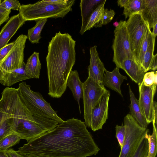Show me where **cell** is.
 Instances as JSON below:
<instances>
[{
    "instance_id": "cell-1",
    "label": "cell",
    "mask_w": 157,
    "mask_h": 157,
    "mask_svg": "<svg viewBox=\"0 0 157 157\" xmlns=\"http://www.w3.org/2000/svg\"><path fill=\"white\" fill-rule=\"evenodd\" d=\"M99 150L84 122L72 118L29 141L17 151L26 157H87Z\"/></svg>"
},
{
    "instance_id": "cell-2",
    "label": "cell",
    "mask_w": 157,
    "mask_h": 157,
    "mask_svg": "<svg viewBox=\"0 0 157 157\" xmlns=\"http://www.w3.org/2000/svg\"><path fill=\"white\" fill-rule=\"evenodd\" d=\"M76 41L68 33H56L49 42L46 57L48 94L61 97L65 91L67 81L76 60Z\"/></svg>"
},
{
    "instance_id": "cell-3",
    "label": "cell",
    "mask_w": 157,
    "mask_h": 157,
    "mask_svg": "<svg viewBox=\"0 0 157 157\" xmlns=\"http://www.w3.org/2000/svg\"><path fill=\"white\" fill-rule=\"evenodd\" d=\"M20 97L38 124L46 132L55 128L64 121L57 114L41 94L32 90L26 82L19 84Z\"/></svg>"
},
{
    "instance_id": "cell-4",
    "label": "cell",
    "mask_w": 157,
    "mask_h": 157,
    "mask_svg": "<svg viewBox=\"0 0 157 157\" xmlns=\"http://www.w3.org/2000/svg\"><path fill=\"white\" fill-rule=\"evenodd\" d=\"M75 1L71 0L65 5H56L46 3L44 0L33 4L21 5L19 13L25 21H36L48 18H63L72 11Z\"/></svg>"
},
{
    "instance_id": "cell-5",
    "label": "cell",
    "mask_w": 157,
    "mask_h": 157,
    "mask_svg": "<svg viewBox=\"0 0 157 157\" xmlns=\"http://www.w3.org/2000/svg\"><path fill=\"white\" fill-rule=\"evenodd\" d=\"M124 122L125 137L118 157H133L147 129L141 127L129 113L124 117Z\"/></svg>"
},
{
    "instance_id": "cell-6",
    "label": "cell",
    "mask_w": 157,
    "mask_h": 157,
    "mask_svg": "<svg viewBox=\"0 0 157 157\" xmlns=\"http://www.w3.org/2000/svg\"><path fill=\"white\" fill-rule=\"evenodd\" d=\"M126 22L120 21L114 31V37L112 45L114 53L113 61L116 67H118L124 60L131 59L136 60L131 50Z\"/></svg>"
},
{
    "instance_id": "cell-7",
    "label": "cell",
    "mask_w": 157,
    "mask_h": 157,
    "mask_svg": "<svg viewBox=\"0 0 157 157\" xmlns=\"http://www.w3.org/2000/svg\"><path fill=\"white\" fill-rule=\"evenodd\" d=\"M107 91L103 85L90 78L83 82V116L86 126L90 127L92 110Z\"/></svg>"
},
{
    "instance_id": "cell-8",
    "label": "cell",
    "mask_w": 157,
    "mask_h": 157,
    "mask_svg": "<svg viewBox=\"0 0 157 157\" xmlns=\"http://www.w3.org/2000/svg\"><path fill=\"white\" fill-rule=\"evenodd\" d=\"M27 39V36L20 35L9 53L0 62V79L6 72L21 68L25 65L24 50Z\"/></svg>"
},
{
    "instance_id": "cell-9",
    "label": "cell",
    "mask_w": 157,
    "mask_h": 157,
    "mask_svg": "<svg viewBox=\"0 0 157 157\" xmlns=\"http://www.w3.org/2000/svg\"><path fill=\"white\" fill-rule=\"evenodd\" d=\"M131 50L137 62L142 41L148 24L140 13L133 14L126 22Z\"/></svg>"
},
{
    "instance_id": "cell-10",
    "label": "cell",
    "mask_w": 157,
    "mask_h": 157,
    "mask_svg": "<svg viewBox=\"0 0 157 157\" xmlns=\"http://www.w3.org/2000/svg\"><path fill=\"white\" fill-rule=\"evenodd\" d=\"M139 103L142 112L148 124L154 119V97L156 91L157 85L145 86L143 82L138 84Z\"/></svg>"
},
{
    "instance_id": "cell-11",
    "label": "cell",
    "mask_w": 157,
    "mask_h": 157,
    "mask_svg": "<svg viewBox=\"0 0 157 157\" xmlns=\"http://www.w3.org/2000/svg\"><path fill=\"white\" fill-rule=\"evenodd\" d=\"M110 96V92L107 90L92 110L90 128L93 131L101 129L108 118Z\"/></svg>"
},
{
    "instance_id": "cell-12",
    "label": "cell",
    "mask_w": 157,
    "mask_h": 157,
    "mask_svg": "<svg viewBox=\"0 0 157 157\" xmlns=\"http://www.w3.org/2000/svg\"><path fill=\"white\" fill-rule=\"evenodd\" d=\"M12 128L14 132L28 142L46 132L36 122L29 120H25Z\"/></svg>"
},
{
    "instance_id": "cell-13",
    "label": "cell",
    "mask_w": 157,
    "mask_h": 157,
    "mask_svg": "<svg viewBox=\"0 0 157 157\" xmlns=\"http://www.w3.org/2000/svg\"><path fill=\"white\" fill-rule=\"evenodd\" d=\"M90 52V65L88 68V77L98 83L103 85L104 75L105 69L99 57L97 46L91 47Z\"/></svg>"
},
{
    "instance_id": "cell-14",
    "label": "cell",
    "mask_w": 157,
    "mask_h": 157,
    "mask_svg": "<svg viewBox=\"0 0 157 157\" xmlns=\"http://www.w3.org/2000/svg\"><path fill=\"white\" fill-rule=\"evenodd\" d=\"M25 21L19 13L10 17L0 32V49L8 44L11 37Z\"/></svg>"
},
{
    "instance_id": "cell-15",
    "label": "cell",
    "mask_w": 157,
    "mask_h": 157,
    "mask_svg": "<svg viewBox=\"0 0 157 157\" xmlns=\"http://www.w3.org/2000/svg\"><path fill=\"white\" fill-rule=\"evenodd\" d=\"M119 68L116 67L111 72L105 70L104 75L103 85L115 91L122 97L121 86L124 80H127L126 76L121 75L119 72Z\"/></svg>"
},
{
    "instance_id": "cell-16",
    "label": "cell",
    "mask_w": 157,
    "mask_h": 157,
    "mask_svg": "<svg viewBox=\"0 0 157 157\" xmlns=\"http://www.w3.org/2000/svg\"><path fill=\"white\" fill-rule=\"evenodd\" d=\"M123 70L132 80L138 84L141 83L145 74L141 67L135 60H124L119 67Z\"/></svg>"
},
{
    "instance_id": "cell-17",
    "label": "cell",
    "mask_w": 157,
    "mask_h": 157,
    "mask_svg": "<svg viewBox=\"0 0 157 157\" xmlns=\"http://www.w3.org/2000/svg\"><path fill=\"white\" fill-rule=\"evenodd\" d=\"M141 15L150 29L157 23V0H143Z\"/></svg>"
},
{
    "instance_id": "cell-18",
    "label": "cell",
    "mask_w": 157,
    "mask_h": 157,
    "mask_svg": "<svg viewBox=\"0 0 157 157\" xmlns=\"http://www.w3.org/2000/svg\"><path fill=\"white\" fill-rule=\"evenodd\" d=\"M66 86L70 89L74 99L77 101L81 113L80 100L83 98V82L80 79L77 71H71L67 81Z\"/></svg>"
},
{
    "instance_id": "cell-19",
    "label": "cell",
    "mask_w": 157,
    "mask_h": 157,
    "mask_svg": "<svg viewBox=\"0 0 157 157\" xmlns=\"http://www.w3.org/2000/svg\"><path fill=\"white\" fill-rule=\"evenodd\" d=\"M129 90L131 101L129 106V114L141 127L147 128L148 124L141 110L139 100L136 98L129 85Z\"/></svg>"
},
{
    "instance_id": "cell-20",
    "label": "cell",
    "mask_w": 157,
    "mask_h": 157,
    "mask_svg": "<svg viewBox=\"0 0 157 157\" xmlns=\"http://www.w3.org/2000/svg\"><path fill=\"white\" fill-rule=\"evenodd\" d=\"M25 66L6 72L0 79V83L4 86H9L17 82L31 78L25 73Z\"/></svg>"
},
{
    "instance_id": "cell-21",
    "label": "cell",
    "mask_w": 157,
    "mask_h": 157,
    "mask_svg": "<svg viewBox=\"0 0 157 157\" xmlns=\"http://www.w3.org/2000/svg\"><path fill=\"white\" fill-rule=\"evenodd\" d=\"M41 68L39 59V53L34 52L28 59L25 64V71L26 74L32 78H39Z\"/></svg>"
},
{
    "instance_id": "cell-22",
    "label": "cell",
    "mask_w": 157,
    "mask_h": 157,
    "mask_svg": "<svg viewBox=\"0 0 157 157\" xmlns=\"http://www.w3.org/2000/svg\"><path fill=\"white\" fill-rule=\"evenodd\" d=\"M106 0L100 4L88 18L84 25L81 27L80 33L82 35L86 31L90 30L101 20L104 9Z\"/></svg>"
},
{
    "instance_id": "cell-23",
    "label": "cell",
    "mask_w": 157,
    "mask_h": 157,
    "mask_svg": "<svg viewBox=\"0 0 157 157\" xmlns=\"http://www.w3.org/2000/svg\"><path fill=\"white\" fill-rule=\"evenodd\" d=\"M103 0H81L80 3L83 26L91 13Z\"/></svg>"
},
{
    "instance_id": "cell-24",
    "label": "cell",
    "mask_w": 157,
    "mask_h": 157,
    "mask_svg": "<svg viewBox=\"0 0 157 157\" xmlns=\"http://www.w3.org/2000/svg\"><path fill=\"white\" fill-rule=\"evenodd\" d=\"M48 18H42L35 21L36 24L33 28L28 30L27 39L32 44L39 43L41 38V33L47 22Z\"/></svg>"
},
{
    "instance_id": "cell-25",
    "label": "cell",
    "mask_w": 157,
    "mask_h": 157,
    "mask_svg": "<svg viewBox=\"0 0 157 157\" xmlns=\"http://www.w3.org/2000/svg\"><path fill=\"white\" fill-rule=\"evenodd\" d=\"M153 130L151 135L147 129L145 138L147 139L148 144L147 157H155L157 150V121H152Z\"/></svg>"
},
{
    "instance_id": "cell-26",
    "label": "cell",
    "mask_w": 157,
    "mask_h": 157,
    "mask_svg": "<svg viewBox=\"0 0 157 157\" xmlns=\"http://www.w3.org/2000/svg\"><path fill=\"white\" fill-rule=\"evenodd\" d=\"M155 38V37L153 36L143 58L141 66L145 73L150 70L151 63L154 56Z\"/></svg>"
},
{
    "instance_id": "cell-27",
    "label": "cell",
    "mask_w": 157,
    "mask_h": 157,
    "mask_svg": "<svg viewBox=\"0 0 157 157\" xmlns=\"http://www.w3.org/2000/svg\"><path fill=\"white\" fill-rule=\"evenodd\" d=\"M143 0H128L124 6L123 14L125 19L136 13H141Z\"/></svg>"
},
{
    "instance_id": "cell-28",
    "label": "cell",
    "mask_w": 157,
    "mask_h": 157,
    "mask_svg": "<svg viewBox=\"0 0 157 157\" xmlns=\"http://www.w3.org/2000/svg\"><path fill=\"white\" fill-rule=\"evenodd\" d=\"M152 36L153 35L151 32L148 25L142 41L137 60V63L140 66L144 55L147 49Z\"/></svg>"
},
{
    "instance_id": "cell-29",
    "label": "cell",
    "mask_w": 157,
    "mask_h": 157,
    "mask_svg": "<svg viewBox=\"0 0 157 157\" xmlns=\"http://www.w3.org/2000/svg\"><path fill=\"white\" fill-rule=\"evenodd\" d=\"M21 137L14 132L6 136L0 142V150H5L19 143Z\"/></svg>"
},
{
    "instance_id": "cell-30",
    "label": "cell",
    "mask_w": 157,
    "mask_h": 157,
    "mask_svg": "<svg viewBox=\"0 0 157 157\" xmlns=\"http://www.w3.org/2000/svg\"><path fill=\"white\" fill-rule=\"evenodd\" d=\"M115 14V13L113 10L104 9L101 20L94 27L96 28L100 27L103 25H106L113 20Z\"/></svg>"
},
{
    "instance_id": "cell-31",
    "label": "cell",
    "mask_w": 157,
    "mask_h": 157,
    "mask_svg": "<svg viewBox=\"0 0 157 157\" xmlns=\"http://www.w3.org/2000/svg\"><path fill=\"white\" fill-rule=\"evenodd\" d=\"M148 151V141L144 137L141 140L133 157H147Z\"/></svg>"
},
{
    "instance_id": "cell-32",
    "label": "cell",
    "mask_w": 157,
    "mask_h": 157,
    "mask_svg": "<svg viewBox=\"0 0 157 157\" xmlns=\"http://www.w3.org/2000/svg\"><path fill=\"white\" fill-rule=\"evenodd\" d=\"M13 132L9 120H4L0 126V142L6 136Z\"/></svg>"
},
{
    "instance_id": "cell-33",
    "label": "cell",
    "mask_w": 157,
    "mask_h": 157,
    "mask_svg": "<svg viewBox=\"0 0 157 157\" xmlns=\"http://www.w3.org/2000/svg\"><path fill=\"white\" fill-rule=\"evenodd\" d=\"M21 5L17 0H5L0 4V8L7 11H11L12 10H18Z\"/></svg>"
},
{
    "instance_id": "cell-34",
    "label": "cell",
    "mask_w": 157,
    "mask_h": 157,
    "mask_svg": "<svg viewBox=\"0 0 157 157\" xmlns=\"http://www.w3.org/2000/svg\"><path fill=\"white\" fill-rule=\"evenodd\" d=\"M146 86H150L154 84H157V71H152L145 73L142 81Z\"/></svg>"
},
{
    "instance_id": "cell-35",
    "label": "cell",
    "mask_w": 157,
    "mask_h": 157,
    "mask_svg": "<svg viewBox=\"0 0 157 157\" xmlns=\"http://www.w3.org/2000/svg\"><path fill=\"white\" fill-rule=\"evenodd\" d=\"M116 136L119 143L121 149L122 148L125 137V128L123 124L121 126L117 125L115 127Z\"/></svg>"
},
{
    "instance_id": "cell-36",
    "label": "cell",
    "mask_w": 157,
    "mask_h": 157,
    "mask_svg": "<svg viewBox=\"0 0 157 157\" xmlns=\"http://www.w3.org/2000/svg\"><path fill=\"white\" fill-rule=\"evenodd\" d=\"M15 41L0 49V62L5 57L15 44Z\"/></svg>"
},
{
    "instance_id": "cell-37",
    "label": "cell",
    "mask_w": 157,
    "mask_h": 157,
    "mask_svg": "<svg viewBox=\"0 0 157 157\" xmlns=\"http://www.w3.org/2000/svg\"><path fill=\"white\" fill-rule=\"evenodd\" d=\"M10 12L11 11L0 8V26L4 22L8 21Z\"/></svg>"
},
{
    "instance_id": "cell-38",
    "label": "cell",
    "mask_w": 157,
    "mask_h": 157,
    "mask_svg": "<svg viewBox=\"0 0 157 157\" xmlns=\"http://www.w3.org/2000/svg\"><path fill=\"white\" fill-rule=\"evenodd\" d=\"M5 151L9 157H26L12 148H9Z\"/></svg>"
},
{
    "instance_id": "cell-39",
    "label": "cell",
    "mask_w": 157,
    "mask_h": 157,
    "mask_svg": "<svg viewBox=\"0 0 157 157\" xmlns=\"http://www.w3.org/2000/svg\"><path fill=\"white\" fill-rule=\"evenodd\" d=\"M157 68V54L154 55L151 63L150 70L155 71Z\"/></svg>"
},
{
    "instance_id": "cell-40",
    "label": "cell",
    "mask_w": 157,
    "mask_h": 157,
    "mask_svg": "<svg viewBox=\"0 0 157 157\" xmlns=\"http://www.w3.org/2000/svg\"><path fill=\"white\" fill-rule=\"evenodd\" d=\"M128 0H119L117 1V5L121 7H124Z\"/></svg>"
},
{
    "instance_id": "cell-41",
    "label": "cell",
    "mask_w": 157,
    "mask_h": 157,
    "mask_svg": "<svg viewBox=\"0 0 157 157\" xmlns=\"http://www.w3.org/2000/svg\"><path fill=\"white\" fill-rule=\"evenodd\" d=\"M153 30L151 32L152 35L156 37L157 35V23H156L153 27Z\"/></svg>"
},
{
    "instance_id": "cell-42",
    "label": "cell",
    "mask_w": 157,
    "mask_h": 157,
    "mask_svg": "<svg viewBox=\"0 0 157 157\" xmlns=\"http://www.w3.org/2000/svg\"><path fill=\"white\" fill-rule=\"evenodd\" d=\"M0 157H9L5 150H0Z\"/></svg>"
},
{
    "instance_id": "cell-43",
    "label": "cell",
    "mask_w": 157,
    "mask_h": 157,
    "mask_svg": "<svg viewBox=\"0 0 157 157\" xmlns=\"http://www.w3.org/2000/svg\"><path fill=\"white\" fill-rule=\"evenodd\" d=\"M3 121L2 115V113L0 112V126L1 125Z\"/></svg>"
},
{
    "instance_id": "cell-44",
    "label": "cell",
    "mask_w": 157,
    "mask_h": 157,
    "mask_svg": "<svg viewBox=\"0 0 157 157\" xmlns=\"http://www.w3.org/2000/svg\"><path fill=\"white\" fill-rule=\"evenodd\" d=\"M26 157H49L45 156H40V155H29L26 156Z\"/></svg>"
},
{
    "instance_id": "cell-45",
    "label": "cell",
    "mask_w": 157,
    "mask_h": 157,
    "mask_svg": "<svg viewBox=\"0 0 157 157\" xmlns=\"http://www.w3.org/2000/svg\"><path fill=\"white\" fill-rule=\"evenodd\" d=\"M2 2V1L1 0H0V4Z\"/></svg>"
}]
</instances>
